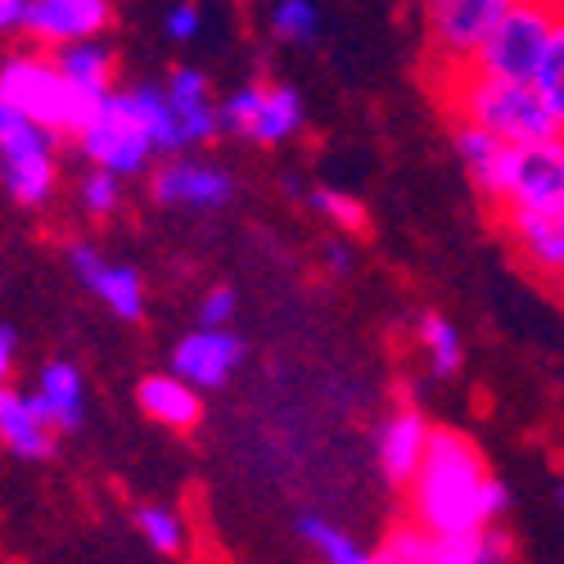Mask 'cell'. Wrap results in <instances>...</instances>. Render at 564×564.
Here are the masks:
<instances>
[{
  "label": "cell",
  "instance_id": "obj_1",
  "mask_svg": "<svg viewBox=\"0 0 564 564\" xmlns=\"http://www.w3.org/2000/svg\"><path fill=\"white\" fill-rule=\"evenodd\" d=\"M406 492H411V514L438 538L479 533L497 524L510 506L506 484L488 475L479 447L456 430H434L425 465L415 469Z\"/></svg>",
  "mask_w": 564,
  "mask_h": 564
},
{
  "label": "cell",
  "instance_id": "obj_2",
  "mask_svg": "<svg viewBox=\"0 0 564 564\" xmlns=\"http://www.w3.org/2000/svg\"><path fill=\"white\" fill-rule=\"evenodd\" d=\"M447 73V109L452 118L479 122L484 131H492L506 145H529L542 135H560V118L555 109L542 100L538 82H510V77H488L475 73L469 64L460 68H438Z\"/></svg>",
  "mask_w": 564,
  "mask_h": 564
},
{
  "label": "cell",
  "instance_id": "obj_3",
  "mask_svg": "<svg viewBox=\"0 0 564 564\" xmlns=\"http://www.w3.org/2000/svg\"><path fill=\"white\" fill-rule=\"evenodd\" d=\"M0 96L14 109H23L28 118H36L51 131H68L77 135L90 118H96L105 96H86L82 86H73L64 77V68L55 59H36V55H14L0 64Z\"/></svg>",
  "mask_w": 564,
  "mask_h": 564
},
{
  "label": "cell",
  "instance_id": "obj_4",
  "mask_svg": "<svg viewBox=\"0 0 564 564\" xmlns=\"http://www.w3.org/2000/svg\"><path fill=\"white\" fill-rule=\"evenodd\" d=\"M560 14L546 0H514L501 14V23L488 32V41L475 51L469 68L488 73V77H510V82H533L542 68V55L551 45Z\"/></svg>",
  "mask_w": 564,
  "mask_h": 564
},
{
  "label": "cell",
  "instance_id": "obj_5",
  "mask_svg": "<svg viewBox=\"0 0 564 564\" xmlns=\"http://www.w3.org/2000/svg\"><path fill=\"white\" fill-rule=\"evenodd\" d=\"M497 213H564V131L529 145H506Z\"/></svg>",
  "mask_w": 564,
  "mask_h": 564
},
{
  "label": "cell",
  "instance_id": "obj_6",
  "mask_svg": "<svg viewBox=\"0 0 564 564\" xmlns=\"http://www.w3.org/2000/svg\"><path fill=\"white\" fill-rule=\"evenodd\" d=\"M77 140H82V150L90 154V163L109 167V172H118V176L145 172V163H150V154H154V140H150L145 122H140L131 96H113V90L100 100L96 118H90V122L77 131Z\"/></svg>",
  "mask_w": 564,
  "mask_h": 564
},
{
  "label": "cell",
  "instance_id": "obj_7",
  "mask_svg": "<svg viewBox=\"0 0 564 564\" xmlns=\"http://www.w3.org/2000/svg\"><path fill=\"white\" fill-rule=\"evenodd\" d=\"M510 6L514 0H425L434 68H460L475 59V51L488 41V32L501 23Z\"/></svg>",
  "mask_w": 564,
  "mask_h": 564
},
{
  "label": "cell",
  "instance_id": "obj_8",
  "mask_svg": "<svg viewBox=\"0 0 564 564\" xmlns=\"http://www.w3.org/2000/svg\"><path fill=\"white\" fill-rule=\"evenodd\" d=\"M109 19H113L109 0H28L23 32L41 45H68V41L100 36Z\"/></svg>",
  "mask_w": 564,
  "mask_h": 564
},
{
  "label": "cell",
  "instance_id": "obj_9",
  "mask_svg": "<svg viewBox=\"0 0 564 564\" xmlns=\"http://www.w3.org/2000/svg\"><path fill=\"white\" fill-rule=\"evenodd\" d=\"M501 226L520 262L538 280L555 285L564 275V213H501Z\"/></svg>",
  "mask_w": 564,
  "mask_h": 564
},
{
  "label": "cell",
  "instance_id": "obj_10",
  "mask_svg": "<svg viewBox=\"0 0 564 564\" xmlns=\"http://www.w3.org/2000/svg\"><path fill=\"white\" fill-rule=\"evenodd\" d=\"M245 357V344L226 335L221 325H204V330L185 335L172 352V370L181 375V380H191L195 389H217L230 380V370L240 366Z\"/></svg>",
  "mask_w": 564,
  "mask_h": 564
},
{
  "label": "cell",
  "instance_id": "obj_11",
  "mask_svg": "<svg viewBox=\"0 0 564 564\" xmlns=\"http://www.w3.org/2000/svg\"><path fill=\"white\" fill-rule=\"evenodd\" d=\"M430 420L420 415L415 406L389 415L384 425H380V469H384V479L393 488H406L415 479V469L425 465V452H430Z\"/></svg>",
  "mask_w": 564,
  "mask_h": 564
},
{
  "label": "cell",
  "instance_id": "obj_12",
  "mask_svg": "<svg viewBox=\"0 0 564 564\" xmlns=\"http://www.w3.org/2000/svg\"><path fill=\"white\" fill-rule=\"evenodd\" d=\"M73 267L86 280V290H96V299H105V307L122 321H140L145 316V285L131 267H113L105 262L90 245H73Z\"/></svg>",
  "mask_w": 564,
  "mask_h": 564
},
{
  "label": "cell",
  "instance_id": "obj_13",
  "mask_svg": "<svg viewBox=\"0 0 564 564\" xmlns=\"http://www.w3.org/2000/svg\"><path fill=\"white\" fill-rule=\"evenodd\" d=\"M235 195V181L221 167L208 163H167L154 181V199L159 204H185V208H221Z\"/></svg>",
  "mask_w": 564,
  "mask_h": 564
},
{
  "label": "cell",
  "instance_id": "obj_14",
  "mask_svg": "<svg viewBox=\"0 0 564 564\" xmlns=\"http://www.w3.org/2000/svg\"><path fill=\"white\" fill-rule=\"evenodd\" d=\"M163 90H167V100L176 109V127H181L185 145H204V140H213L221 131V109L213 105L208 77L199 68H176Z\"/></svg>",
  "mask_w": 564,
  "mask_h": 564
},
{
  "label": "cell",
  "instance_id": "obj_15",
  "mask_svg": "<svg viewBox=\"0 0 564 564\" xmlns=\"http://www.w3.org/2000/svg\"><path fill=\"white\" fill-rule=\"evenodd\" d=\"M55 425L45 420V411L36 406V398H23L14 389L0 384V438L6 447L23 460H45L55 452Z\"/></svg>",
  "mask_w": 564,
  "mask_h": 564
},
{
  "label": "cell",
  "instance_id": "obj_16",
  "mask_svg": "<svg viewBox=\"0 0 564 564\" xmlns=\"http://www.w3.org/2000/svg\"><path fill=\"white\" fill-rule=\"evenodd\" d=\"M135 402L140 411H145L150 420H159V425L167 430H195L199 425V398H195V384L191 380H181V375H150V380H140L135 389Z\"/></svg>",
  "mask_w": 564,
  "mask_h": 564
},
{
  "label": "cell",
  "instance_id": "obj_17",
  "mask_svg": "<svg viewBox=\"0 0 564 564\" xmlns=\"http://www.w3.org/2000/svg\"><path fill=\"white\" fill-rule=\"evenodd\" d=\"M36 406L45 411L55 430H77L82 425V411H86V389H82V375L68 361H51L41 370V384H36Z\"/></svg>",
  "mask_w": 564,
  "mask_h": 564
},
{
  "label": "cell",
  "instance_id": "obj_18",
  "mask_svg": "<svg viewBox=\"0 0 564 564\" xmlns=\"http://www.w3.org/2000/svg\"><path fill=\"white\" fill-rule=\"evenodd\" d=\"M452 140H456V150H460V159H465L469 176H475L479 195L492 204V199H497V185H501L506 140H497L492 131H484L479 122H465V118H456V127H452Z\"/></svg>",
  "mask_w": 564,
  "mask_h": 564
},
{
  "label": "cell",
  "instance_id": "obj_19",
  "mask_svg": "<svg viewBox=\"0 0 564 564\" xmlns=\"http://www.w3.org/2000/svg\"><path fill=\"white\" fill-rule=\"evenodd\" d=\"M59 68H64V77L73 82V86H82L86 96H109V82H113V51L105 41H96V36H86V41H68V45H59V59H55Z\"/></svg>",
  "mask_w": 564,
  "mask_h": 564
},
{
  "label": "cell",
  "instance_id": "obj_20",
  "mask_svg": "<svg viewBox=\"0 0 564 564\" xmlns=\"http://www.w3.org/2000/svg\"><path fill=\"white\" fill-rule=\"evenodd\" d=\"M299 127H303V100H299V90H290V86H267V96H262V109H258V122H253L249 140H258V145H280V140H290Z\"/></svg>",
  "mask_w": 564,
  "mask_h": 564
},
{
  "label": "cell",
  "instance_id": "obj_21",
  "mask_svg": "<svg viewBox=\"0 0 564 564\" xmlns=\"http://www.w3.org/2000/svg\"><path fill=\"white\" fill-rule=\"evenodd\" d=\"M0 167H6V185L10 195L19 204H45L55 191V154H19V159H0Z\"/></svg>",
  "mask_w": 564,
  "mask_h": 564
},
{
  "label": "cell",
  "instance_id": "obj_22",
  "mask_svg": "<svg viewBox=\"0 0 564 564\" xmlns=\"http://www.w3.org/2000/svg\"><path fill=\"white\" fill-rule=\"evenodd\" d=\"M127 96H131L140 122H145L154 150H167V154H172V150H185L181 127H176V109H172V100H167V90H159V86H135V90H127Z\"/></svg>",
  "mask_w": 564,
  "mask_h": 564
},
{
  "label": "cell",
  "instance_id": "obj_23",
  "mask_svg": "<svg viewBox=\"0 0 564 564\" xmlns=\"http://www.w3.org/2000/svg\"><path fill=\"white\" fill-rule=\"evenodd\" d=\"M55 145V131L41 127L36 118H28L23 109H14L0 96V159H19V154H45Z\"/></svg>",
  "mask_w": 564,
  "mask_h": 564
},
{
  "label": "cell",
  "instance_id": "obj_24",
  "mask_svg": "<svg viewBox=\"0 0 564 564\" xmlns=\"http://www.w3.org/2000/svg\"><path fill=\"white\" fill-rule=\"evenodd\" d=\"M434 551H438V533H430L411 514L406 524L384 533V542L375 546V560L380 564H434Z\"/></svg>",
  "mask_w": 564,
  "mask_h": 564
},
{
  "label": "cell",
  "instance_id": "obj_25",
  "mask_svg": "<svg viewBox=\"0 0 564 564\" xmlns=\"http://www.w3.org/2000/svg\"><path fill=\"white\" fill-rule=\"evenodd\" d=\"M299 533H303V542H307L312 551H321L330 564H366V560H375L366 546H357L344 529H335L330 520H321V514H303Z\"/></svg>",
  "mask_w": 564,
  "mask_h": 564
},
{
  "label": "cell",
  "instance_id": "obj_26",
  "mask_svg": "<svg viewBox=\"0 0 564 564\" xmlns=\"http://www.w3.org/2000/svg\"><path fill=\"white\" fill-rule=\"evenodd\" d=\"M135 529L159 555H181L185 551V524H181V514L167 510V506H140L135 510Z\"/></svg>",
  "mask_w": 564,
  "mask_h": 564
},
{
  "label": "cell",
  "instance_id": "obj_27",
  "mask_svg": "<svg viewBox=\"0 0 564 564\" xmlns=\"http://www.w3.org/2000/svg\"><path fill=\"white\" fill-rule=\"evenodd\" d=\"M420 339H425L430 357H434V375H456L460 370V335H456V325L443 321V316H425L420 321Z\"/></svg>",
  "mask_w": 564,
  "mask_h": 564
},
{
  "label": "cell",
  "instance_id": "obj_28",
  "mask_svg": "<svg viewBox=\"0 0 564 564\" xmlns=\"http://www.w3.org/2000/svg\"><path fill=\"white\" fill-rule=\"evenodd\" d=\"M538 90H542V100L555 109L560 127H564V19L555 23L551 32V45H546V55H542V68H538Z\"/></svg>",
  "mask_w": 564,
  "mask_h": 564
},
{
  "label": "cell",
  "instance_id": "obj_29",
  "mask_svg": "<svg viewBox=\"0 0 564 564\" xmlns=\"http://www.w3.org/2000/svg\"><path fill=\"white\" fill-rule=\"evenodd\" d=\"M271 28H275V36H285V41H312L316 28H321V14H316L312 0H275Z\"/></svg>",
  "mask_w": 564,
  "mask_h": 564
},
{
  "label": "cell",
  "instance_id": "obj_30",
  "mask_svg": "<svg viewBox=\"0 0 564 564\" xmlns=\"http://www.w3.org/2000/svg\"><path fill=\"white\" fill-rule=\"evenodd\" d=\"M262 96H267V86H240V90H230V100L221 105V127L235 131V135H249L253 122H258Z\"/></svg>",
  "mask_w": 564,
  "mask_h": 564
},
{
  "label": "cell",
  "instance_id": "obj_31",
  "mask_svg": "<svg viewBox=\"0 0 564 564\" xmlns=\"http://www.w3.org/2000/svg\"><path fill=\"white\" fill-rule=\"evenodd\" d=\"M118 195H122V176L109 172V167L90 172L82 181V204H86V213H96V217H109L118 208Z\"/></svg>",
  "mask_w": 564,
  "mask_h": 564
},
{
  "label": "cell",
  "instance_id": "obj_32",
  "mask_svg": "<svg viewBox=\"0 0 564 564\" xmlns=\"http://www.w3.org/2000/svg\"><path fill=\"white\" fill-rule=\"evenodd\" d=\"M321 217H330V221H339L344 230H361L366 226V208L352 199V195H339V191H312V199H307Z\"/></svg>",
  "mask_w": 564,
  "mask_h": 564
},
{
  "label": "cell",
  "instance_id": "obj_33",
  "mask_svg": "<svg viewBox=\"0 0 564 564\" xmlns=\"http://www.w3.org/2000/svg\"><path fill=\"white\" fill-rule=\"evenodd\" d=\"M230 316H235V290L230 285L208 290L199 303V325H230Z\"/></svg>",
  "mask_w": 564,
  "mask_h": 564
},
{
  "label": "cell",
  "instance_id": "obj_34",
  "mask_svg": "<svg viewBox=\"0 0 564 564\" xmlns=\"http://www.w3.org/2000/svg\"><path fill=\"white\" fill-rule=\"evenodd\" d=\"M199 23H204V19H199L195 6H176V10L167 14V36H172V41H191V36L199 32Z\"/></svg>",
  "mask_w": 564,
  "mask_h": 564
},
{
  "label": "cell",
  "instance_id": "obj_35",
  "mask_svg": "<svg viewBox=\"0 0 564 564\" xmlns=\"http://www.w3.org/2000/svg\"><path fill=\"white\" fill-rule=\"evenodd\" d=\"M14 357H19V335L10 330V325H0V384L10 380V370H14Z\"/></svg>",
  "mask_w": 564,
  "mask_h": 564
},
{
  "label": "cell",
  "instance_id": "obj_36",
  "mask_svg": "<svg viewBox=\"0 0 564 564\" xmlns=\"http://www.w3.org/2000/svg\"><path fill=\"white\" fill-rule=\"evenodd\" d=\"M23 14H28V0H0V32L23 28Z\"/></svg>",
  "mask_w": 564,
  "mask_h": 564
},
{
  "label": "cell",
  "instance_id": "obj_37",
  "mask_svg": "<svg viewBox=\"0 0 564 564\" xmlns=\"http://www.w3.org/2000/svg\"><path fill=\"white\" fill-rule=\"evenodd\" d=\"M325 253H330V267H339V271L348 267V249H344V245H330V249H325Z\"/></svg>",
  "mask_w": 564,
  "mask_h": 564
},
{
  "label": "cell",
  "instance_id": "obj_38",
  "mask_svg": "<svg viewBox=\"0 0 564 564\" xmlns=\"http://www.w3.org/2000/svg\"><path fill=\"white\" fill-rule=\"evenodd\" d=\"M546 6H551V10H555V14L564 19V0H546Z\"/></svg>",
  "mask_w": 564,
  "mask_h": 564
},
{
  "label": "cell",
  "instance_id": "obj_39",
  "mask_svg": "<svg viewBox=\"0 0 564 564\" xmlns=\"http://www.w3.org/2000/svg\"><path fill=\"white\" fill-rule=\"evenodd\" d=\"M551 290H555V294H560V299H564V275H560V280H555V285H551Z\"/></svg>",
  "mask_w": 564,
  "mask_h": 564
},
{
  "label": "cell",
  "instance_id": "obj_40",
  "mask_svg": "<svg viewBox=\"0 0 564 564\" xmlns=\"http://www.w3.org/2000/svg\"><path fill=\"white\" fill-rule=\"evenodd\" d=\"M560 506H564V484H560Z\"/></svg>",
  "mask_w": 564,
  "mask_h": 564
}]
</instances>
